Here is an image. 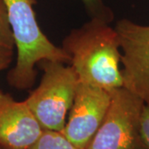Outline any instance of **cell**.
I'll return each mask as SVG.
<instances>
[{"label":"cell","mask_w":149,"mask_h":149,"mask_svg":"<svg viewBox=\"0 0 149 149\" xmlns=\"http://www.w3.org/2000/svg\"><path fill=\"white\" fill-rule=\"evenodd\" d=\"M61 48L70 56L80 82L109 91L123 86L118 37L108 21L93 17L71 30Z\"/></svg>","instance_id":"obj_1"},{"label":"cell","mask_w":149,"mask_h":149,"mask_svg":"<svg viewBox=\"0 0 149 149\" xmlns=\"http://www.w3.org/2000/svg\"><path fill=\"white\" fill-rule=\"evenodd\" d=\"M3 2L17 49L16 64L8 73L7 80L17 90H28L36 81V65L43 61L70 63V56L41 30L33 8L37 0Z\"/></svg>","instance_id":"obj_2"},{"label":"cell","mask_w":149,"mask_h":149,"mask_svg":"<svg viewBox=\"0 0 149 149\" xmlns=\"http://www.w3.org/2000/svg\"><path fill=\"white\" fill-rule=\"evenodd\" d=\"M40 84L25 100L43 129L62 132L80 83L73 67L65 63L43 61Z\"/></svg>","instance_id":"obj_3"},{"label":"cell","mask_w":149,"mask_h":149,"mask_svg":"<svg viewBox=\"0 0 149 149\" xmlns=\"http://www.w3.org/2000/svg\"><path fill=\"white\" fill-rule=\"evenodd\" d=\"M110 93L106 115L86 149H146L140 131L145 103L123 86Z\"/></svg>","instance_id":"obj_4"},{"label":"cell","mask_w":149,"mask_h":149,"mask_svg":"<svg viewBox=\"0 0 149 149\" xmlns=\"http://www.w3.org/2000/svg\"><path fill=\"white\" fill-rule=\"evenodd\" d=\"M123 86L149 105V25L128 19L117 22Z\"/></svg>","instance_id":"obj_5"},{"label":"cell","mask_w":149,"mask_h":149,"mask_svg":"<svg viewBox=\"0 0 149 149\" xmlns=\"http://www.w3.org/2000/svg\"><path fill=\"white\" fill-rule=\"evenodd\" d=\"M110 100V91L80 82L63 134L78 148L86 149L106 115Z\"/></svg>","instance_id":"obj_6"},{"label":"cell","mask_w":149,"mask_h":149,"mask_svg":"<svg viewBox=\"0 0 149 149\" xmlns=\"http://www.w3.org/2000/svg\"><path fill=\"white\" fill-rule=\"evenodd\" d=\"M42 132L25 100L0 91V148L28 149Z\"/></svg>","instance_id":"obj_7"},{"label":"cell","mask_w":149,"mask_h":149,"mask_svg":"<svg viewBox=\"0 0 149 149\" xmlns=\"http://www.w3.org/2000/svg\"><path fill=\"white\" fill-rule=\"evenodd\" d=\"M16 48L3 0H0V72L12 64Z\"/></svg>","instance_id":"obj_8"},{"label":"cell","mask_w":149,"mask_h":149,"mask_svg":"<svg viewBox=\"0 0 149 149\" xmlns=\"http://www.w3.org/2000/svg\"><path fill=\"white\" fill-rule=\"evenodd\" d=\"M28 149H80L62 132L43 129L42 135Z\"/></svg>","instance_id":"obj_9"},{"label":"cell","mask_w":149,"mask_h":149,"mask_svg":"<svg viewBox=\"0 0 149 149\" xmlns=\"http://www.w3.org/2000/svg\"><path fill=\"white\" fill-rule=\"evenodd\" d=\"M93 17L109 21L111 19V13L103 3V0H80Z\"/></svg>","instance_id":"obj_10"},{"label":"cell","mask_w":149,"mask_h":149,"mask_svg":"<svg viewBox=\"0 0 149 149\" xmlns=\"http://www.w3.org/2000/svg\"><path fill=\"white\" fill-rule=\"evenodd\" d=\"M141 136L146 149H149V105L145 104L143 109L140 123Z\"/></svg>","instance_id":"obj_11"},{"label":"cell","mask_w":149,"mask_h":149,"mask_svg":"<svg viewBox=\"0 0 149 149\" xmlns=\"http://www.w3.org/2000/svg\"><path fill=\"white\" fill-rule=\"evenodd\" d=\"M0 149H2V148H0Z\"/></svg>","instance_id":"obj_12"}]
</instances>
